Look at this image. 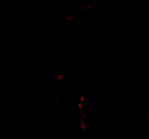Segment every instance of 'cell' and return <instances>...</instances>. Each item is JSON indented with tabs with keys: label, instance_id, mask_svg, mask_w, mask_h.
Wrapping results in <instances>:
<instances>
[{
	"label": "cell",
	"instance_id": "1",
	"mask_svg": "<svg viewBox=\"0 0 149 139\" xmlns=\"http://www.w3.org/2000/svg\"><path fill=\"white\" fill-rule=\"evenodd\" d=\"M148 115H149V114H148Z\"/></svg>",
	"mask_w": 149,
	"mask_h": 139
}]
</instances>
